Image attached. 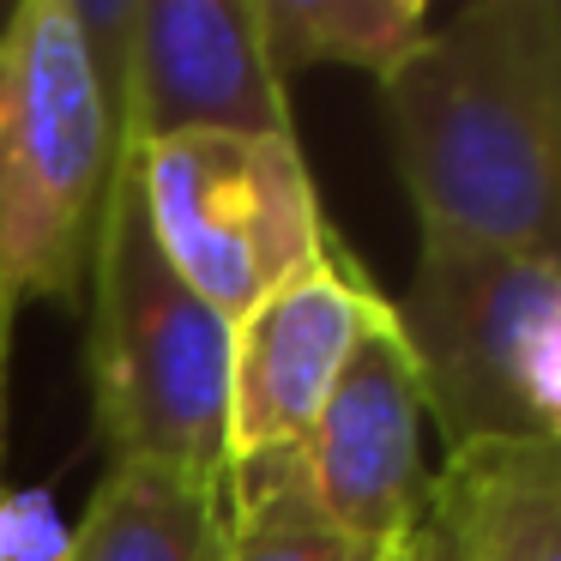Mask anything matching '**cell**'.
I'll return each mask as SVG.
<instances>
[{"mask_svg":"<svg viewBox=\"0 0 561 561\" xmlns=\"http://www.w3.org/2000/svg\"><path fill=\"white\" fill-rule=\"evenodd\" d=\"M380 122L416 236L556 254L561 7L471 0L380 79Z\"/></svg>","mask_w":561,"mask_h":561,"instance_id":"1","label":"cell"},{"mask_svg":"<svg viewBox=\"0 0 561 561\" xmlns=\"http://www.w3.org/2000/svg\"><path fill=\"white\" fill-rule=\"evenodd\" d=\"M85 375L110 465L151 459L230 477V320L158 254L134 151L115 170L85 284Z\"/></svg>","mask_w":561,"mask_h":561,"instance_id":"2","label":"cell"},{"mask_svg":"<svg viewBox=\"0 0 561 561\" xmlns=\"http://www.w3.org/2000/svg\"><path fill=\"white\" fill-rule=\"evenodd\" d=\"M122 170L115 115L67 0H19L0 49V339L31 302L85 308L98 230Z\"/></svg>","mask_w":561,"mask_h":561,"instance_id":"3","label":"cell"},{"mask_svg":"<svg viewBox=\"0 0 561 561\" xmlns=\"http://www.w3.org/2000/svg\"><path fill=\"white\" fill-rule=\"evenodd\" d=\"M447 453L561 447V272L556 254L416 236L411 290L392 302Z\"/></svg>","mask_w":561,"mask_h":561,"instance_id":"4","label":"cell"},{"mask_svg":"<svg viewBox=\"0 0 561 561\" xmlns=\"http://www.w3.org/2000/svg\"><path fill=\"white\" fill-rule=\"evenodd\" d=\"M134 182L158 254L230 327L278 284L344 248L296 139H163L134 151Z\"/></svg>","mask_w":561,"mask_h":561,"instance_id":"5","label":"cell"},{"mask_svg":"<svg viewBox=\"0 0 561 561\" xmlns=\"http://www.w3.org/2000/svg\"><path fill=\"white\" fill-rule=\"evenodd\" d=\"M199 134L296 139L284 79L260 43L254 0H139L134 61L115 103V139L127 151Z\"/></svg>","mask_w":561,"mask_h":561,"instance_id":"6","label":"cell"},{"mask_svg":"<svg viewBox=\"0 0 561 561\" xmlns=\"http://www.w3.org/2000/svg\"><path fill=\"white\" fill-rule=\"evenodd\" d=\"M423 399L404 339L392 327V302L356 339L339 387L327 392L314 428L296 459L320 513L363 549L368 561L392 556L423 525L428 471H423Z\"/></svg>","mask_w":561,"mask_h":561,"instance_id":"7","label":"cell"},{"mask_svg":"<svg viewBox=\"0 0 561 561\" xmlns=\"http://www.w3.org/2000/svg\"><path fill=\"white\" fill-rule=\"evenodd\" d=\"M387 314L351 248L254 302L230 327V465L302 447L356 339Z\"/></svg>","mask_w":561,"mask_h":561,"instance_id":"8","label":"cell"},{"mask_svg":"<svg viewBox=\"0 0 561 561\" xmlns=\"http://www.w3.org/2000/svg\"><path fill=\"white\" fill-rule=\"evenodd\" d=\"M416 531L428 561H561V447L447 453Z\"/></svg>","mask_w":561,"mask_h":561,"instance_id":"9","label":"cell"},{"mask_svg":"<svg viewBox=\"0 0 561 561\" xmlns=\"http://www.w3.org/2000/svg\"><path fill=\"white\" fill-rule=\"evenodd\" d=\"M230 489L182 465L122 459L67 525V561H224Z\"/></svg>","mask_w":561,"mask_h":561,"instance_id":"10","label":"cell"},{"mask_svg":"<svg viewBox=\"0 0 561 561\" xmlns=\"http://www.w3.org/2000/svg\"><path fill=\"white\" fill-rule=\"evenodd\" d=\"M272 73L290 85L308 67H351L380 85L435 25L423 0H254Z\"/></svg>","mask_w":561,"mask_h":561,"instance_id":"11","label":"cell"},{"mask_svg":"<svg viewBox=\"0 0 561 561\" xmlns=\"http://www.w3.org/2000/svg\"><path fill=\"white\" fill-rule=\"evenodd\" d=\"M224 489H230V549H224V561H368L320 513L296 447L230 465Z\"/></svg>","mask_w":561,"mask_h":561,"instance_id":"12","label":"cell"},{"mask_svg":"<svg viewBox=\"0 0 561 561\" xmlns=\"http://www.w3.org/2000/svg\"><path fill=\"white\" fill-rule=\"evenodd\" d=\"M0 561H67V519L55 495L0 483Z\"/></svg>","mask_w":561,"mask_h":561,"instance_id":"13","label":"cell"},{"mask_svg":"<svg viewBox=\"0 0 561 561\" xmlns=\"http://www.w3.org/2000/svg\"><path fill=\"white\" fill-rule=\"evenodd\" d=\"M411 543H416V531H411V537H404V543H399V549H392V556H380V561H411Z\"/></svg>","mask_w":561,"mask_h":561,"instance_id":"14","label":"cell"},{"mask_svg":"<svg viewBox=\"0 0 561 561\" xmlns=\"http://www.w3.org/2000/svg\"><path fill=\"white\" fill-rule=\"evenodd\" d=\"M7 351H13V344L0 339V399H7Z\"/></svg>","mask_w":561,"mask_h":561,"instance_id":"15","label":"cell"},{"mask_svg":"<svg viewBox=\"0 0 561 561\" xmlns=\"http://www.w3.org/2000/svg\"><path fill=\"white\" fill-rule=\"evenodd\" d=\"M411 561H428V549H423V531H416V543H411Z\"/></svg>","mask_w":561,"mask_h":561,"instance_id":"16","label":"cell"}]
</instances>
